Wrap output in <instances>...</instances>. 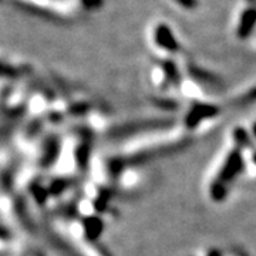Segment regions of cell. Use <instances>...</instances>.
<instances>
[{
  "instance_id": "obj_1",
  "label": "cell",
  "mask_w": 256,
  "mask_h": 256,
  "mask_svg": "<svg viewBox=\"0 0 256 256\" xmlns=\"http://www.w3.org/2000/svg\"><path fill=\"white\" fill-rule=\"evenodd\" d=\"M240 166H242V158L239 152H232L212 186V194L216 200H220L225 195V186L228 185L229 181H232L236 176V174L240 171Z\"/></svg>"
},
{
  "instance_id": "obj_2",
  "label": "cell",
  "mask_w": 256,
  "mask_h": 256,
  "mask_svg": "<svg viewBox=\"0 0 256 256\" xmlns=\"http://www.w3.org/2000/svg\"><path fill=\"white\" fill-rule=\"evenodd\" d=\"M158 42L160 44H162V47H166V48H171V50H175L176 46H175V40L171 36V33L168 32L166 28H161L158 30Z\"/></svg>"
},
{
  "instance_id": "obj_4",
  "label": "cell",
  "mask_w": 256,
  "mask_h": 256,
  "mask_svg": "<svg viewBox=\"0 0 256 256\" xmlns=\"http://www.w3.org/2000/svg\"><path fill=\"white\" fill-rule=\"evenodd\" d=\"M175 2H176V0H175ZM178 3L185 6V8H192V6L195 4V0H178Z\"/></svg>"
},
{
  "instance_id": "obj_3",
  "label": "cell",
  "mask_w": 256,
  "mask_h": 256,
  "mask_svg": "<svg viewBox=\"0 0 256 256\" xmlns=\"http://www.w3.org/2000/svg\"><path fill=\"white\" fill-rule=\"evenodd\" d=\"M18 74V72L13 68V67H10V66H8V64H3L0 63V76H16Z\"/></svg>"
}]
</instances>
